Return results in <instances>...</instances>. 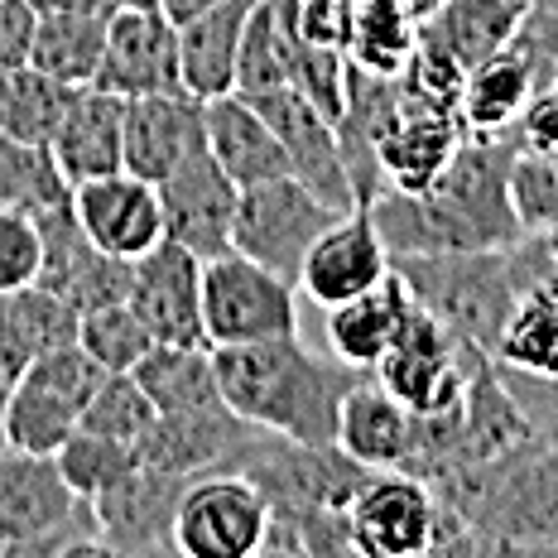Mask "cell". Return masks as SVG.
I'll return each instance as SVG.
<instances>
[{"instance_id": "obj_11", "label": "cell", "mask_w": 558, "mask_h": 558, "mask_svg": "<svg viewBox=\"0 0 558 558\" xmlns=\"http://www.w3.org/2000/svg\"><path fill=\"white\" fill-rule=\"evenodd\" d=\"M476 356H486V352L458 342L434 313L418 308L404 337L380 356V366L371 376L400 404H410L414 414H444L468 395V376H472Z\"/></svg>"}, {"instance_id": "obj_41", "label": "cell", "mask_w": 558, "mask_h": 558, "mask_svg": "<svg viewBox=\"0 0 558 558\" xmlns=\"http://www.w3.org/2000/svg\"><path fill=\"white\" fill-rule=\"evenodd\" d=\"M284 25L299 34V39L313 44H332V49H347V34H352V15L356 0H275Z\"/></svg>"}, {"instance_id": "obj_19", "label": "cell", "mask_w": 558, "mask_h": 558, "mask_svg": "<svg viewBox=\"0 0 558 558\" xmlns=\"http://www.w3.org/2000/svg\"><path fill=\"white\" fill-rule=\"evenodd\" d=\"M131 308L145 318L155 342H207L203 337V255L179 241H159L131 260Z\"/></svg>"}, {"instance_id": "obj_34", "label": "cell", "mask_w": 558, "mask_h": 558, "mask_svg": "<svg viewBox=\"0 0 558 558\" xmlns=\"http://www.w3.org/2000/svg\"><path fill=\"white\" fill-rule=\"evenodd\" d=\"M68 92L73 87L39 73L34 63L0 73V135L20 140V145H49L58 116L68 107Z\"/></svg>"}, {"instance_id": "obj_8", "label": "cell", "mask_w": 558, "mask_h": 558, "mask_svg": "<svg viewBox=\"0 0 558 558\" xmlns=\"http://www.w3.org/2000/svg\"><path fill=\"white\" fill-rule=\"evenodd\" d=\"M294 279L265 270L241 251L203 260V337L207 347L275 342L299 332Z\"/></svg>"}, {"instance_id": "obj_37", "label": "cell", "mask_w": 558, "mask_h": 558, "mask_svg": "<svg viewBox=\"0 0 558 558\" xmlns=\"http://www.w3.org/2000/svg\"><path fill=\"white\" fill-rule=\"evenodd\" d=\"M155 418H159V410L145 395V386L135 380V371H111V376L97 386V395H92V404L83 410V428L140 448L145 434L155 428Z\"/></svg>"}, {"instance_id": "obj_46", "label": "cell", "mask_w": 558, "mask_h": 558, "mask_svg": "<svg viewBox=\"0 0 558 558\" xmlns=\"http://www.w3.org/2000/svg\"><path fill=\"white\" fill-rule=\"evenodd\" d=\"M404 10H410V15L418 20V25H424L428 15H438V10H444V0H400Z\"/></svg>"}, {"instance_id": "obj_22", "label": "cell", "mask_w": 558, "mask_h": 558, "mask_svg": "<svg viewBox=\"0 0 558 558\" xmlns=\"http://www.w3.org/2000/svg\"><path fill=\"white\" fill-rule=\"evenodd\" d=\"M251 438V424L236 418L227 404H207V410L159 414L155 428L140 444V462L165 468L179 476H207V472H236V458Z\"/></svg>"}, {"instance_id": "obj_27", "label": "cell", "mask_w": 558, "mask_h": 558, "mask_svg": "<svg viewBox=\"0 0 558 558\" xmlns=\"http://www.w3.org/2000/svg\"><path fill=\"white\" fill-rule=\"evenodd\" d=\"M468 140L462 111H434V107H404L400 125L386 135L380 145V173L386 189L400 193H424L444 179V169L452 165V155Z\"/></svg>"}, {"instance_id": "obj_42", "label": "cell", "mask_w": 558, "mask_h": 558, "mask_svg": "<svg viewBox=\"0 0 558 558\" xmlns=\"http://www.w3.org/2000/svg\"><path fill=\"white\" fill-rule=\"evenodd\" d=\"M515 145L534 149V155H558V77H549L539 92L530 97V107L515 121Z\"/></svg>"}, {"instance_id": "obj_33", "label": "cell", "mask_w": 558, "mask_h": 558, "mask_svg": "<svg viewBox=\"0 0 558 558\" xmlns=\"http://www.w3.org/2000/svg\"><path fill=\"white\" fill-rule=\"evenodd\" d=\"M496 362L510 371H530V376L558 380V279L530 289L520 308L510 313L501 342H496Z\"/></svg>"}, {"instance_id": "obj_40", "label": "cell", "mask_w": 558, "mask_h": 558, "mask_svg": "<svg viewBox=\"0 0 558 558\" xmlns=\"http://www.w3.org/2000/svg\"><path fill=\"white\" fill-rule=\"evenodd\" d=\"M44 275V231L25 207H0V294L39 284Z\"/></svg>"}, {"instance_id": "obj_9", "label": "cell", "mask_w": 558, "mask_h": 558, "mask_svg": "<svg viewBox=\"0 0 558 558\" xmlns=\"http://www.w3.org/2000/svg\"><path fill=\"white\" fill-rule=\"evenodd\" d=\"M337 217L342 213L323 203L304 179L284 173V179L241 189L231 251L251 255V260H260L265 270H275V275H284V279H294L299 284V270H304L308 246L337 222Z\"/></svg>"}, {"instance_id": "obj_1", "label": "cell", "mask_w": 558, "mask_h": 558, "mask_svg": "<svg viewBox=\"0 0 558 558\" xmlns=\"http://www.w3.org/2000/svg\"><path fill=\"white\" fill-rule=\"evenodd\" d=\"M515 149V135H468L434 189L380 193L366 213L376 217V231L395 260H404V255L492 251L525 241L530 231L515 213V197H510Z\"/></svg>"}, {"instance_id": "obj_17", "label": "cell", "mask_w": 558, "mask_h": 558, "mask_svg": "<svg viewBox=\"0 0 558 558\" xmlns=\"http://www.w3.org/2000/svg\"><path fill=\"white\" fill-rule=\"evenodd\" d=\"M390 270H395V255L380 241L376 217L366 207H352L308 246L304 270H299V289L328 313L337 304H347V299L376 289Z\"/></svg>"}, {"instance_id": "obj_30", "label": "cell", "mask_w": 558, "mask_h": 558, "mask_svg": "<svg viewBox=\"0 0 558 558\" xmlns=\"http://www.w3.org/2000/svg\"><path fill=\"white\" fill-rule=\"evenodd\" d=\"M135 380L155 400L159 414L207 410V404H227L217 386V362L207 342H155L145 362L135 366Z\"/></svg>"}, {"instance_id": "obj_10", "label": "cell", "mask_w": 558, "mask_h": 558, "mask_svg": "<svg viewBox=\"0 0 558 558\" xmlns=\"http://www.w3.org/2000/svg\"><path fill=\"white\" fill-rule=\"evenodd\" d=\"M270 525V501L241 472L193 476L173 520V549L183 558H255Z\"/></svg>"}, {"instance_id": "obj_3", "label": "cell", "mask_w": 558, "mask_h": 558, "mask_svg": "<svg viewBox=\"0 0 558 558\" xmlns=\"http://www.w3.org/2000/svg\"><path fill=\"white\" fill-rule=\"evenodd\" d=\"M395 270L404 275L418 308L434 313L458 342H468L486 356H496V342H501L520 299L558 279L549 255H544V241L534 231L515 246L404 255V260H395Z\"/></svg>"}, {"instance_id": "obj_50", "label": "cell", "mask_w": 558, "mask_h": 558, "mask_svg": "<svg viewBox=\"0 0 558 558\" xmlns=\"http://www.w3.org/2000/svg\"><path fill=\"white\" fill-rule=\"evenodd\" d=\"M530 5H534V0H530Z\"/></svg>"}, {"instance_id": "obj_20", "label": "cell", "mask_w": 558, "mask_h": 558, "mask_svg": "<svg viewBox=\"0 0 558 558\" xmlns=\"http://www.w3.org/2000/svg\"><path fill=\"white\" fill-rule=\"evenodd\" d=\"M207 149V101L193 92L125 97V169L165 183L183 159Z\"/></svg>"}, {"instance_id": "obj_13", "label": "cell", "mask_w": 558, "mask_h": 558, "mask_svg": "<svg viewBox=\"0 0 558 558\" xmlns=\"http://www.w3.org/2000/svg\"><path fill=\"white\" fill-rule=\"evenodd\" d=\"M193 476L135 462L116 486L97 496L101 554H179L173 549V520Z\"/></svg>"}, {"instance_id": "obj_14", "label": "cell", "mask_w": 558, "mask_h": 558, "mask_svg": "<svg viewBox=\"0 0 558 558\" xmlns=\"http://www.w3.org/2000/svg\"><path fill=\"white\" fill-rule=\"evenodd\" d=\"M97 87L121 97H155L183 92L179 68V25L159 5H111L107 15V58H101Z\"/></svg>"}, {"instance_id": "obj_12", "label": "cell", "mask_w": 558, "mask_h": 558, "mask_svg": "<svg viewBox=\"0 0 558 558\" xmlns=\"http://www.w3.org/2000/svg\"><path fill=\"white\" fill-rule=\"evenodd\" d=\"M356 554L371 558H418L434 554L438 492L414 472H371L347 506Z\"/></svg>"}, {"instance_id": "obj_38", "label": "cell", "mask_w": 558, "mask_h": 558, "mask_svg": "<svg viewBox=\"0 0 558 558\" xmlns=\"http://www.w3.org/2000/svg\"><path fill=\"white\" fill-rule=\"evenodd\" d=\"M53 458H58V468H63L68 482H73V492L87 496V501H97L107 486H116L140 462V448L121 444V438H107V434H92V428H77Z\"/></svg>"}, {"instance_id": "obj_7", "label": "cell", "mask_w": 558, "mask_h": 558, "mask_svg": "<svg viewBox=\"0 0 558 558\" xmlns=\"http://www.w3.org/2000/svg\"><path fill=\"white\" fill-rule=\"evenodd\" d=\"M236 472L251 476L265 501L279 510H347L371 476V468H362L337 444H299L265 428H251Z\"/></svg>"}, {"instance_id": "obj_24", "label": "cell", "mask_w": 558, "mask_h": 558, "mask_svg": "<svg viewBox=\"0 0 558 558\" xmlns=\"http://www.w3.org/2000/svg\"><path fill=\"white\" fill-rule=\"evenodd\" d=\"M418 313L410 284H404L400 270H390L376 289L366 294L347 299V304L328 308V347L337 362L347 366H362V371H376L380 356L390 352L395 342L404 337L410 318Z\"/></svg>"}, {"instance_id": "obj_44", "label": "cell", "mask_w": 558, "mask_h": 558, "mask_svg": "<svg viewBox=\"0 0 558 558\" xmlns=\"http://www.w3.org/2000/svg\"><path fill=\"white\" fill-rule=\"evenodd\" d=\"M34 15H73V10H111V0H25Z\"/></svg>"}, {"instance_id": "obj_16", "label": "cell", "mask_w": 558, "mask_h": 558, "mask_svg": "<svg viewBox=\"0 0 558 558\" xmlns=\"http://www.w3.org/2000/svg\"><path fill=\"white\" fill-rule=\"evenodd\" d=\"M73 213L83 231L92 236V246H101L107 255L121 260H140L145 251H155L165 231V203H159V183L140 179L131 169L101 173L73 189Z\"/></svg>"}, {"instance_id": "obj_28", "label": "cell", "mask_w": 558, "mask_h": 558, "mask_svg": "<svg viewBox=\"0 0 558 558\" xmlns=\"http://www.w3.org/2000/svg\"><path fill=\"white\" fill-rule=\"evenodd\" d=\"M530 10V0H444V10L418 25V39H428L462 73H472L525 29Z\"/></svg>"}, {"instance_id": "obj_26", "label": "cell", "mask_w": 558, "mask_h": 558, "mask_svg": "<svg viewBox=\"0 0 558 558\" xmlns=\"http://www.w3.org/2000/svg\"><path fill=\"white\" fill-rule=\"evenodd\" d=\"M260 0H217L213 10L193 15L179 25V68H183V92L213 101L222 92H236V63L246 25Z\"/></svg>"}, {"instance_id": "obj_18", "label": "cell", "mask_w": 558, "mask_h": 558, "mask_svg": "<svg viewBox=\"0 0 558 558\" xmlns=\"http://www.w3.org/2000/svg\"><path fill=\"white\" fill-rule=\"evenodd\" d=\"M159 203H165L169 241L189 246L193 255H203V260L231 251L241 189L227 179V169L213 159V149H197L193 159H183V165L159 183Z\"/></svg>"}, {"instance_id": "obj_45", "label": "cell", "mask_w": 558, "mask_h": 558, "mask_svg": "<svg viewBox=\"0 0 558 558\" xmlns=\"http://www.w3.org/2000/svg\"><path fill=\"white\" fill-rule=\"evenodd\" d=\"M217 0H159V10L173 20V25H189L193 15H203V10H213Z\"/></svg>"}, {"instance_id": "obj_36", "label": "cell", "mask_w": 558, "mask_h": 558, "mask_svg": "<svg viewBox=\"0 0 558 558\" xmlns=\"http://www.w3.org/2000/svg\"><path fill=\"white\" fill-rule=\"evenodd\" d=\"M77 347L107 371H135L155 347V332L131 308V299H121V304H101L77 318Z\"/></svg>"}, {"instance_id": "obj_25", "label": "cell", "mask_w": 558, "mask_h": 558, "mask_svg": "<svg viewBox=\"0 0 558 558\" xmlns=\"http://www.w3.org/2000/svg\"><path fill=\"white\" fill-rule=\"evenodd\" d=\"M207 149L236 189H255V183L294 173L284 140L241 92H222V97L207 101Z\"/></svg>"}, {"instance_id": "obj_2", "label": "cell", "mask_w": 558, "mask_h": 558, "mask_svg": "<svg viewBox=\"0 0 558 558\" xmlns=\"http://www.w3.org/2000/svg\"><path fill=\"white\" fill-rule=\"evenodd\" d=\"M217 386L236 418L265 434H284L299 444H337V414H342L347 390L371 371L328 362L308 352L294 337L275 342H241V347H213Z\"/></svg>"}, {"instance_id": "obj_43", "label": "cell", "mask_w": 558, "mask_h": 558, "mask_svg": "<svg viewBox=\"0 0 558 558\" xmlns=\"http://www.w3.org/2000/svg\"><path fill=\"white\" fill-rule=\"evenodd\" d=\"M34 10L25 0H0V73L29 63V44H34Z\"/></svg>"}, {"instance_id": "obj_6", "label": "cell", "mask_w": 558, "mask_h": 558, "mask_svg": "<svg viewBox=\"0 0 558 558\" xmlns=\"http://www.w3.org/2000/svg\"><path fill=\"white\" fill-rule=\"evenodd\" d=\"M111 371L97 366L77 342L34 356L5 395V438L20 452H58L83 428V410Z\"/></svg>"}, {"instance_id": "obj_29", "label": "cell", "mask_w": 558, "mask_h": 558, "mask_svg": "<svg viewBox=\"0 0 558 558\" xmlns=\"http://www.w3.org/2000/svg\"><path fill=\"white\" fill-rule=\"evenodd\" d=\"M77 342V308L49 284H25L0 294V371L20 380L34 356Z\"/></svg>"}, {"instance_id": "obj_39", "label": "cell", "mask_w": 558, "mask_h": 558, "mask_svg": "<svg viewBox=\"0 0 558 558\" xmlns=\"http://www.w3.org/2000/svg\"><path fill=\"white\" fill-rule=\"evenodd\" d=\"M510 197H515V213L525 222V231H549L558 222V155L515 149Z\"/></svg>"}, {"instance_id": "obj_31", "label": "cell", "mask_w": 558, "mask_h": 558, "mask_svg": "<svg viewBox=\"0 0 558 558\" xmlns=\"http://www.w3.org/2000/svg\"><path fill=\"white\" fill-rule=\"evenodd\" d=\"M107 15L111 10H73V15H39L34 20L29 63L58 77L63 87L97 83L107 58Z\"/></svg>"}, {"instance_id": "obj_32", "label": "cell", "mask_w": 558, "mask_h": 558, "mask_svg": "<svg viewBox=\"0 0 558 558\" xmlns=\"http://www.w3.org/2000/svg\"><path fill=\"white\" fill-rule=\"evenodd\" d=\"M418 44V20L400 0H356L352 34H347V58L366 73L400 77L414 58Z\"/></svg>"}, {"instance_id": "obj_21", "label": "cell", "mask_w": 558, "mask_h": 558, "mask_svg": "<svg viewBox=\"0 0 558 558\" xmlns=\"http://www.w3.org/2000/svg\"><path fill=\"white\" fill-rule=\"evenodd\" d=\"M49 155L68 189L101 173L125 169V97L111 87H73L68 107L58 116V131L49 140Z\"/></svg>"}, {"instance_id": "obj_23", "label": "cell", "mask_w": 558, "mask_h": 558, "mask_svg": "<svg viewBox=\"0 0 558 558\" xmlns=\"http://www.w3.org/2000/svg\"><path fill=\"white\" fill-rule=\"evenodd\" d=\"M337 448L371 472H410L418 458V414L395 400L376 376H362L337 414Z\"/></svg>"}, {"instance_id": "obj_49", "label": "cell", "mask_w": 558, "mask_h": 558, "mask_svg": "<svg viewBox=\"0 0 558 558\" xmlns=\"http://www.w3.org/2000/svg\"><path fill=\"white\" fill-rule=\"evenodd\" d=\"M111 5H159V0H111Z\"/></svg>"}, {"instance_id": "obj_5", "label": "cell", "mask_w": 558, "mask_h": 558, "mask_svg": "<svg viewBox=\"0 0 558 558\" xmlns=\"http://www.w3.org/2000/svg\"><path fill=\"white\" fill-rule=\"evenodd\" d=\"M101 554L97 506L73 492L53 452L0 458V554L15 558H63Z\"/></svg>"}, {"instance_id": "obj_48", "label": "cell", "mask_w": 558, "mask_h": 558, "mask_svg": "<svg viewBox=\"0 0 558 558\" xmlns=\"http://www.w3.org/2000/svg\"><path fill=\"white\" fill-rule=\"evenodd\" d=\"M10 452V438H5V404H0V458Z\"/></svg>"}, {"instance_id": "obj_4", "label": "cell", "mask_w": 558, "mask_h": 558, "mask_svg": "<svg viewBox=\"0 0 558 558\" xmlns=\"http://www.w3.org/2000/svg\"><path fill=\"white\" fill-rule=\"evenodd\" d=\"M482 534V549H558V438L534 434L434 486Z\"/></svg>"}, {"instance_id": "obj_35", "label": "cell", "mask_w": 558, "mask_h": 558, "mask_svg": "<svg viewBox=\"0 0 558 558\" xmlns=\"http://www.w3.org/2000/svg\"><path fill=\"white\" fill-rule=\"evenodd\" d=\"M73 189L58 173L49 145H20V140L0 135V207H25L44 213L53 203H68Z\"/></svg>"}, {"instance_id": "obj_15", "label": "cell", "mask_w": 558, "mask_h": 558, "mask_svg": "<svg viewBox=\"0 0 558 558\" xmlns=\"http://www.w3.org/2000/svg\"><path fill=\"white\" fill-rule=\"evenodd\" d=\"M246 101L275 125V135L284 140L294 179H304L308 189L323 197V203L337 207V213H352L356 193H352V179H347V165H342L337 125L328 121V116L313 107V101L294 83L270 87V92H255V97H246Z\"/></svg>"}, {"instance_id": "obj_47", "label": "cell", "mask_w": 558, "mask_h": 558, "mask_svg": "<svg viewBox=\"0 0 558 558\" xmlns=\"http://www.w3.org/2000/svg\"><path fill=\"white\" fill-rule=\"evenodd\" d=\"M534 236L544 241V255H549V265H554V275H558V222L549 231H534Z\"/></svg>"}]
</instances>
